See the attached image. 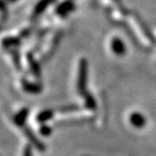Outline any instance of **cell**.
Returning <instances> with one entry per match:
<instances>
[{"instance_id":"obj_1","label":"cell","mask_w":156,"mask_h":156,"mask_svg":"<svg viewBox=\"0 0 156 156\" xmlns=\"http://www.w3.org/2000/svg\"><path fill=\"white\" fill-rule=\"evenodd\" d=\"M131 120H132V123L137 127H140V126H142V125L144 124V120H143L141 115H139V114L133 115L132 118H131Z\"/></svg>"},{"instance_id":"obj_2","label":"cell","mask_w":156,"mask_h":156,"mask_svg":"<svg viewBox=\"0 0 156 156\" xmlns=\"http://www.w3.org/2000/svg\"><path fill=\"white\" fill-rule=\"evenodd\" d=\"M113 47H114L113 49L118 53V54H121V53L124 52V45H123V43L120 42V41H118V40L114 41Z\"/></svg>"},{"instance_id":"obj_3","label":"cell","mask_w":156,"mask_h":156,"mask_svg":"<svg viewBox=\"0 0 156 156\" xmlns=\"http://www.w3.org/2000/svg\"><path fill=\"white\" fill-rule=\"evenodd\" d=\"M10 1H15V0H10Z\"/></svg>"}]
</instances>
